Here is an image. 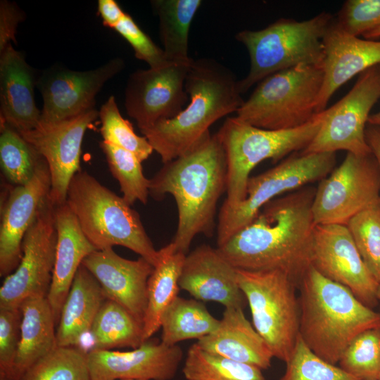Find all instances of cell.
<instances>
[{
  "label": "cell",
  "instance_id": "cell-1",
  "mask_svg": "<svg viewBox=\"0 0 380 380\" xmlns=\"http://www.w3.org/2000/svg\"><path fill=\"white\" fill-rule=\"evenodd\" d=\"M315 191L305 186L270 201L219 252L237 270H280L298 286L311 266Z\"/></svg>",
  "mask_w": 380,
  "mask_h": 380
},
{
  "label": "cell",
  "instance_id": "cell-2",
  "mask_svg": "<svg viewBox=\"0 0 380 380\" xmlns=\"http://www.w3.org/2000/svg\"><path fill=\"white\" fill-rule=\"evenodd\" d=\"M227 184L226 155L217 133L208 134L190 151L164 163L150 179L149 196L175 198L178 221L172 242L178 251L186 255L198 234L213 235L217 202Z\"/></svg>",
  "mask_w": 380,
  "mask_h": 380
},
{
  "label": "cell",
  "instance_id": "cell-3",
  "mask_svg": "<svg viewBox=\"0 0 380 380\" xmlns=\"http://www.w3.org/2000/svg\"><path fill=\"white\" fill-rule=\"evenodd\" d=\"M185 89L189 101L176 117L141 131L163 164L190 151L214 122L236 113L244 101L234 72L213 58L193 60Z\"/></svg>",
  "mask_w": 380,
  "mask_h": 380
},
{
  "label": "cell",
  "instance_id": "cell-4",
  "mask_svg": "<svg viewBox=\"0 0 380 380\" xmlns=\"http://www.w3.org/2000/svg\"><path fill=\"white\" fill-rule=\"evenodd\" d=\"M298 289L299 336L312 352L332 365L338 364L344 350L358 334L380 327L379 312L312 265Z\"/></svg>",
  "mask_w": 380,
  "mask_h": 380
},
{
  "label": "cell",
  "instance_id": "cell-5",
  "mask_svg": "<svg viewBox=\"0 0 380 380\" xmlns=\"http://www.w3.org/2000/svg\"><path fill=\"white\" fill-rule=\"evenodd\" d=\"M66 203L96 250L121 246L154 267L160 258L139 213L122 198L80 170L71 179Z\"/></svg>",
  "mask_w": 380,
  "mask_h": 380
},
{
  "label": "cell",
  "instance_id": "cell-6",
  "mask_svg": "<svg viewBox=\"0 0 380 380\" xmlns=\"http://www.w3.org/2000/svg\"><path fill=\"white\" fill-rule=\"evenodd\" d=\"M334 19L322 12L305 20L280 18L263 29L236 33L235 39L250 57L249 72L239 80L241 94L277 72L299 65H322L323 39Z\"/></svg>",
  "mask_w": 380,
  "mask_h": 380
},
{
  "label": "cell",
  "instance_id": "cell-7",
  "mask_svg": "<svg viewBox=\"0 0 380 380\" xmlns=\"http://www.w3.org/2000/svg\"><path fill=\"white\" fill-rule=\"evenodd\" d=\"M324 110L308 123L293 129L272 130L251 125L236 116L229 117L216 132L224 147L227 168V197L221 206L235 208L246 197L250 173L260 163H273L303 151L319 132Z\"/></svg>",
  "mask_w": 380,
  "mask_h": 380
},
{
  "label": "cell",
  "instance_id": "cell-8",
  "mask_svg": "<svg viewBox=\"0 0 380 380\" xmlns=\"http://www.w3.org/2000/svg\"><path fill=\"white\" fill-rule=\"evenodd\" d=\"M324 80L322 65H299L274 73L258 83L236 117L257 127L289 129L310 122Z\"/></svg>",
  "mask_w": 380,
  "mask_h": 380
},
{
  "label": "cell",
  "instance_id": "cell-9",
  "mask_svg": "<svg viewBox=\"0 0 380 380\" xmlns=\"http://www.w3.org/2000/svg\"><path fill=\"white\" fill-rule=\"evenodd\" d=\"M236 277L249 305L253 326L270 348L273 357L286 363L299 337L297 283L280 270L236 269Z\"/></svg>",
  "mask_w": 380,
  "mask_h": 380
},
{
  "label": "cell",
  "instance_id": "cell-10",
  "mask_svg": "<svg viewBox=\"0 0 380 380\" xmlns=\"http://www.w3.org/2000/svg\"><path fill=\"white\" fill-rule=\"evenodd\" d=\"M336 153H299L288 157L276 166L250 177L246 197L235 208H220L217 226V247L252 221L268 202L288 191L328 176L336 165Z\"/></svg>",
  "mask_w": 380,
  "mask_h": 380
},
{
  "label": "cell",
  "instance_id": "cell-11",
  "mask_svg": "<svg viewBox=\"0 0 380 380\" xmlns=\"http://www.w3.org/2000/svg\"><path fill=\"white\" fill-rule=\"evenodd\" d=\"M380 201V169L372 153L347 155L319 181L312 211L315 224H344Z\"/></svg>",
  "mask_w": 380,
  "mask_h": 380
},
{
  "label": "cell",
  "instance_id": "cell-12",
  "mask_svg": "<svg viewBox=\"0 0 380 380\" xmlns=\"http://www.w3.org/2000/svg\"><path fill=\"white\" fill-rule=\"evenodd\" d=\"M379 99L380 67L377 65L360 73L349 92L324 110L319 132L301 153L346 151L357 156L372 154L365 130L370 111Z\"/></svg>",
  "mask_w": 380,
  "mask_h": 380
},
{
  "label": "cell",
  "instance_id": "cell-13",
  "mask_svg": "<svg viewBox=\"0 0 380 380\" xmlns=\"http://www.w3.org/2000/svg\"><path fill=\"white\" fill-rule=\"evenodd\" d=\"M54 208L49 198L26 232L20 262L0 288V308H20L30 297L47 296L57 243Z\"/></svg>",
  "mask_w": 380,
  "mask_h": 380
},
{
  "label": "cell",
  "instance_id": "cell-14",
  "mask_svg": "<svg viewBox=\"0 0 380 380\" xmlns=\"http://www.w3.org/2000/svg\"><path fill=\"white\" fill-rule=\"evenodd\" d=\"M190 65L170 63L158 68L139 69L129 75L125 106L140 131L176 117L186 106L189 97L185 80Z\"/></svg>",
  "mask_w": 380,
  "mask_h": 380
},
{
  "label": "cell",
  "instance_id": "cell-15",
  "mask_svg": "<svg viewBox=\"0 0 380 380\" xmlns=\"http://www.w3.org/2000/svg\"><path fill=\"white\" fill-rule=\"evenodd\" d=\"M311 265L348 289L367 307L379 303L376 293L380 284L365 265L346 225H315Z\"/></svg>",
  "mask_w": 380,
  "mask_h": 380
},
{
  "label": "cell",
  "instance_id": "cell-16",
  "mask_svg": "<svg viewBox=\"0 0 380 380\" xmlns=\"http://www.w3.org/2000/svg\"><path fill=\"white\" fill-rule=\"evenodd\" d=\"M124 66V61L115 58L90 70L61 66L44 70L36 82L44 103L39 123L63 121L95 108L96 94Z\"/></svg>",
  "mask_w": 380,
  "mask_h": 380
},
{
  "label": "cell",
  "instance_id": "cell-17",
  "mask_svg": "<svg viewBox=\"0 0 380 380\" xmlns=\"http://www.w3.org/2000/svg\"><path fill=\"white\" fill-rule=\"evenodd\" d=\"M98 117L99 111L93 108L63 121L39 123L20 133L47 163L51 182L49 198L54 206L66 202L70 182L81 170L84 135Z\"/></svg>",
  "mask_w": 380,
  "mask_h": 380
},
{
  "label": "cell",
  "instance_id": "cell-18",
  "mask_svg": "<svg viewBox=\"0 0 380 380\" xmlns=\"http://www.w3.org/2000/svg\"><path fill=\"white\" fill-rule=\"evenodd\" d=\"M51 185L49 169L42 158L28 182L7 186L1 204V277H6L18 266L24 236L49 199Z\"/></svg>",
  "mask_w": 380,
  "mask_h": 380
},
{
  "label": "cell",
  "instance_id": "cell-19",
  "mask_svg": "<svg viewBox=\"0 0 380 380\" xmlns=\"http://www.w3.org/2000/svg\"><path fill=\"white\" fill-rule=\"evenodd\" d=\"M182 356L177 345L169 346L151 338L129 351L87 352L91 380H171Z\"/></svg>",
  "mask_w": 380,
  "mask_h": 380
},
{
  "label": "cell",
  "instance_id": "cell-20",
  "mask_svg": "<svg viewBox=\"0 0 380 380\" xmlns=\"http://www.w3.org/2000/svg\"><path fill=\"white\" fill-rule=\"evenodd\" d=\"M99 283L106 299L126 309L142 325L147 305V284L154 266L142 257L128 260L113 248L96 250L82 261Z\"/></svg>",
  "mask_w": 380,
  "mask_h": 380
},
{
  "label": "cell",
  "instance_id": "cell-21",
  "mask_svg": "<svg viewBox=\"0 0 380 380\" xmlns=\"http://www.w3.org/2000/svg\"><path fill=\"white\" fill-rule=\"evenodd\" d=\"M179 286L200 301H215L225 308L244 306L236 269L209 245H201L186 255Z\"/></svg>",
  "mask_w": 380,
  "mask_h": 380
},
{
  "label": "cell",
  "instance_id": "cell-22",
  "mask_svg": "<svg viewBox=\"0 0 380 380\" xmlns=\"http://www.w3.org/2000/svg\"><path fill=\"white\" fill-rule=\"evenodd\" d=\"M323 84L316 103L319 113L343 84L368 68L380 65V42L345 33L334 19L323 39Z\"/></svg>",
  "mask_w": 380,
  "mask_h": 380
},
{
  "label": "cell",
  "instance_id": "cell-23",
  "mask_svg": "<svg viewBox=\"0 0 380 380\" xmlns=\"http://www.w3.org/2000/svg\"><path fill=\"white\" fill-rule=\"evenodd\" d=\"M34 70L23 55L9 44L0 53V122L18 132L35 129L41 110L34 101Z\"/></svg>",
  "mask_w": 380,
  "mask_h": 380
},
{
  "label": "cell",
  "instance_id": "cell-24",
  "mask_svg": "<svg viewBox=\"0 0 380 380\" xmlns=\"http://www.w3.org/2000/svg\"><path fill=\"white\" fill-rule=\"evenodd\" d=\"M54 219L57 231L56 260L46 298L58 324L63 305L79 267L83 260L96 249L83 233L66 202L55 206Z\"/></svg>",
  "mask_w": 380,
  "mask_h": 380
},
{
  "label": "cell",
  "instance_id": "cell-25",
  "mask_svg": "<svg viewBox=\"0 0 380 380\" xmlns=\"http://www.w3.org/2000/svg\"><path fill=\"white\" fill-rule=\"evenodd\" d=\"M203 350L266 369L273 355L253 324L246 318L243 308H225L216 329L197 341Z\"/></svg>",
  "mask_w": 380,
  "mask_h": 380
},
{
  "label": "cell",
  "instance_id": "cell-26",
  "mask_svg": "<svg viewBox=\"0 0 380 380\" xmlns=\"http://www.w3.org/2000/svg\"><path fill=\"white\" fill-rule=\"evenodd\" d=\"M106 299L98 281L81 265L61 310L56 331L58 346L77 347L90 332Z\"/></svg>",
  "mask_w": 380,
  "mask_h": 380
},
{
  "label": "cell",
  "instance_id": "cell-27",
  "mask_svg": "<svg viewBox=\"0 0 380 380\" xmlns=\"http://www.w3.org/2000/svg\"><path fill=\"white\" fill-rule=\"evenodd\" d=\"M20 309V339L11 380H20L29 367L58 346L56 324L46 296L30 297Z\"/></svg>",
  "mask_w": 380,
  "mask_h": 380
},
{
  "label": "cell",
  "instance_id": "cell-28",
  "mask_svg": "<svg viewBox=\"0 0 380 380\" xmlns=\"http://www.w3.org/2000/svg\"><path fill=\"white\" fill-rule=\"evenodd\" d=\"M159 251V261L147 284V305L143 322L144 341L160 329L163 312L178 296L179 279L186 257L172 241Z\"/></svg>",
  "mask_w": 380,
  "mask_h": 380
},
{
  "label": "cell",
  "instance_id": "cell-29",
  "mask_svg": "<svg viewBox=\"0 0 380 380\" xmlns=\"http://www.w3.org/2000/svg\"><path fill=\"white\" fill-rule=\"evenodd\" d=\"M151 4L159 19L160 39L167 60L190 64L189 34L201 0H154Z\"/></svg>",
  "mask_w": 380,
  "mask_h": 380
},
{
  "label": "cell",
  "instance_id": "cell-30",
  "mask_svg": "<svg viewBox=\"0 0 380 380\" xmlns=\"http://www.w3.org/2000/svg\"><path fill=\"white\" fill-rule=\"evenodd\" d=\"M219 323L200 300L177 296L161 317L160 341L172 346L188 339L198 340L214 331Z\"/></svg>",
  "mask_w": 380,
  "mask_h": 380
},
{
  "label": "cell",
  "instance_id": "cell-31",
  "mask_svg": "<svg viewBox=\"0 0 380 380\" xmlns=\"http://www.w3.org/2000/svg\"><path fill=\"white\" fill-rule=\"evenodd\" d=\"M89 350L137 348L145 341L143 325L118 303L106 299L91 326ZM88 352V351H87Z\"/></svg>",
  "mask_w": 380,
  "mask_h": 380
},
{
  "label": "cell",
  "instance_id": "cell-32",
  "mask_svg": "<svg viewBox=\"0 0 380 380\" xmlns=\"http://www.w3.org/2000/svg\"><path fill=\"white\" fill-rule=\"evenodd\" d=\"M182 373L187 380H266L260 368L208 353L196 343L187 350Z\"/></svg>",
  "mask_w": 380,
  "mask_h": 380
},
{
  "label": "cell",
  "instance_id": "cell-33",
  "mask_svg": "<svg viewBox=\"0 0 380 380\" xmlns=\"http://www.w3.org/2000/svg\"><path fill=\"white\" fill-rule=\"evenodd\" d=\"M0 163L4 177L13 186L28 182L43 158L17 131L1 123Z\"/></svg>",
  "mask_w": 380,
  "mask_h": 380
},
{
  "label": "cell",
  "instance_id": "cell-34",
  "mask_svg": "<svg viewBox=\"0 0 380 380\" xmlns=\"http://www.w3.org/2000/svg\"><path fill=\"white\" fill-rule=\"evenodd\" d=\"M100 147L110 173L118 182L125 201L131 206L137 201L146 204L150 179L144 175L139 158L132 152L105 141L100 143Z\"/></svg>",
  "mask_w": 380,
  "mask_h": 380
},
{
  "label": "cell",
  "instance_id": "cell-35",
  "mask_svg": "<svg viewBox=\"0 0 380 380\" xmlns=\"http://www.w3.org/2000/svg\"><path fill=\"white\" fill-rule=\"evenodd\" d=\"M20 380H91L87 353L78 347L57 346L29 367Z\"/></svg>",
  "mask_w": 380,
  "mask_h": 380
},
{
  "label": "cell",
  "instance_id": "cell-36",
  "mask_svg": "<svg viewBox=\"0 0 380 380\" xmlns=\"http://www.w3.org/2000/svg\"><path fill=\"white\" fill-rule=\"evenodd\" d=\"M358 380H378L380 371V327L365 330L346 347L338 362Z\"/></svg>",
  "mask_w": 380,
  "mask_h": 380
},
{
  "label": "cell",
  "instance_id": "cell-37",
  "mask_svg": "<svg viewBox=\"0 0 380 380\" xmlns=\"http://www.w3.org/2000/svg\"><path fill=\"white\" fill-rule=\"evenodd\" d=\"M103 141L134 153L141 162L146 160L153 149L145 137L137 135L132 125L123 118L116 100L110 96L99 110Z\"/></svg>",
  "mask_w": 380,
  "mask_h": 380
},
{
  "label": "cell",
  "instance_id": "cell-38",
  "mask_svg": "<svg viewBox=\"0 0 380 380\" xmlns=\"http://www.w3.org/2000/svg\"><path fill=\"white\" fill-rule=\"evenodd\" d=\"M346 227L365 265L380 284V201L353 216Z\"/></svg>",
  "mask_w": 380,
  "mask_h": 380
},
{
  "label": "cell",
  "instance_id": "cell-39",
  "mask_svg": "<svg viewBox=\"0 0 380 380\" xmlns=\"http://www.w3.org/2000/svg\"><path fill=\"white\" fill-rule=\"evenodd\" d=\"M279 380H358L316 355L298 337Z\"/></svg>",
  "mask_w": 380,
  "mask_h": 380
},
{
  "label": "cell",
  "instance_id": "cell-40",
  "mask_svg": "<svg viewBox=\"0 0 380 380\" xmlns=\"http://www.w3.org/2000/svg\"><path fill=\"white\" fill-rule=\"evenodd\" d=\"M334 23L349 35L363 36L380 27V0L346 1Z\"/></svg>",
  "mask_w": 380,
  "mask_h": 380
},
{
  "label": "cell",
  "instance_id": "cell-41",
  "mask_svg": "<svg viewBox=\"0 0 380 380\" xmlns=\"http://www.w3.org/2000/svg\"><path fill=\"white\" fill-rule=\"evenodd\" d=\"M114 30L129 43L135 56L145 61L150 68H161L171 63L163 49L151 40L128 13H125Z\"/></svg>",
  "mask_w": 380,
  "mask_h": 380
},
{
  "label": "cell",
  "instance_id": "cell-42",
  "mask_svg": "<svg viewBox=\"0 0 380 380\" xmlns=\"http://www.w3.org/2000/svg\"><path fill=\"white\" fill-rule=\"evenodd\" d=\"M20 308H0V374L12 379L20 339Z\"/></svg>",
  "mask_w": 380,
  "mask_h": 380
},
{
  "label": "cell",
  "instance_id": "cell-43",
  "mask_svg": "<svg viewBox=\"0 0 380 380\" xmlns=\"http://www.w3.org/2000/svg\"><path fill=\"white\" fill-rule=\"evenodd\" d=\"M25 19L23 11L13 2H0V53L11 44L16 43L15 34L20 23Z\"/></svg>",
  "mask_w": 380,
  "mask_h": 380
},
{
  "label": "cell",
  "instance_id": "cell-44",
  "mask_svg": "<svg viewBox=\"0 0 380 380\" xmlns=\"http://www.w3.org/2000/svg\"><path fill=\"white\" fill-rule=\"evenodd\" d=\"M98 11L104 25L113 29L125 14L114 0H99Z\"/></svg>",
  "mask_w": 380,
  "mask_h": 380
},
{
  "label": "cell",
  "instance_id": "cell-45",
  "mask_svg": "<svg viewBox=\"0 0 380 380\" xmlns=\"http://www.w3.org/2000/svg\"><path fill=\"white\" fill-rule=\"evenodd\" d=\"M367 142L380 169V128L368 125L365 130Z\"/></svg>",
  "mask_w": 380,
  "mask_h": 380
},
{
  "label": "cell",
  "instance_id": "cell-46",
  "mask_svg": "<svg viewBox=\"0 0 380 380\" xmlns=\"http://www.w3.org/2000/svg\"><path fill=\"white\" fill-rule=\"evenodd\" d=\"M367 124L380 128V110L369 115Z\"/></svg>",
  "mask_w": 380,
  "mask_h": 380
},
{
  "label": "cell",
  "instance_id": "cell-47",
  "mask_svg": "<svg viewBox=\"0 0 380 380\" xmlns=\"http://www.w3.org/2000/svg\"><path fill=\"white\" fill-rule=\"evenodd\" d=\"M365 39L373 40L380 37V27L363 35Z\"/></svg>",
  "mask_w": 380,
  "mask_h": 380
},
{
  "label": "cell",
  "instance_id": "cell-48",
  "mask_svg": "<svg viewBox=\"0 0 380 380\" xmlns=\"http://www.w3.org/2000/svg\"><path fill=\"white\" fill-rule=\"evenodd\" d=\"M0 380H10L6 376L0 374Z\"/></svg>",
  "mask_w": 380,
  "mask_h": 380
},
{
  "label": "cell",
  "instance_id": "cell-49",
  "mask_svg": "<svg viewBox=\"0 0 380 380\" xmlns=\"http://www.w3.org/2000/svg\"><path fill=\"white\" fill-rule=\"evenodd\" d=\"M376 296H377V298H378L379 303H380V285L379 286V288H378V290H377Z\"/></svg>",
  "mask_w": 380,
  "mask_h": 380
},
{
  "label": "cell",
  "instance_id": "cell-50",
  "mask_svg": "<svg viewBox=\"0 0 380 380\" xmlns=\"http://www.w3.org/2000/svg\"><path fill=\"white\" fill-rule=\"evenodd\" d=\"M119 380H144V379H119Z\"/></svg>",
  "mask_w": 380,
  "mask_h": 380
},
{
  "label": "cell",
  "instance_id": "cell-51",
  "mask_svg": "<svg viewBox=\"0 0 380 380\" xmlns=\"http://www.w3.org/2000/svg\"><path fill=\"white\" fill-rule=\"evenodd\" d=\"M378 380H380V371H379V379Z\"/></svg>",
  "mask_w": 380,
  "mask_h": 380
}]
</instances>
